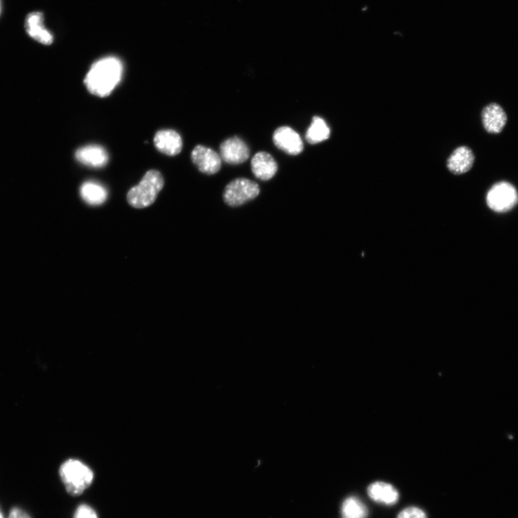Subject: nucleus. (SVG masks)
I'll use <instances>...</instances> for the list:
<instances>
[{"label": "nucleus", "mask_w": 518, "mask_h": 518, "mask_svg": "<svg viewBox=\"0 0 518 518\" xmlns=\"http://www.w3.org/2000/svg\"><path fill=\"white\" fill-rule=\"evenodd\" d=\"M123 64L116 57H107L95 62L85 79L88 91L96 96L110 95L120 83L123 75Z\"/></svg>", "instance_id": "obj_1"}, {"label": "nucleus", "mask_w": 518, "mask_h": 518, "mask_svg": "<svg viewBox=\"0 0 518 518\" xmlns=\"http://www.w3.org/2000/svg\"><path fill=\"white\" fill-rule=\"evenodd\" d=\"M163 176L156 170H150L143 176L141 182L130 189L127 200L133 207L141 209L152 205L163 189Z\"/></svg>", "instance_id": "obj_2"}, {"label": "nucleus", "mask_w": 518, "mask_h": 518, "mask_svg": "<svg viewBox=\"0 0 518 518\" xmlns=\"http://www.w3.org/2000/svg\"><path fill=\"white\" fill-rule=\"evenodd\" d=\"M61 479L69 494L82 495L92 484L94 474L83 462L75 459L65 462L59 470Z\"/></svg>", "instance_id": "obj_3"}, {"label": "nucleus", "mask_w": 518, "mask_h": 518, "mask_svg": "<svg viewBox=\"0 0 518 518\" xmlns=\"http://www.w3.org/2000/svg\"><path fill=\"white\" fill-rule=\"evenodd\" d=\"M260 193V188L253 181L238 178L225 189L223 198L227 205L238 207L255 199Z\"/></svg>", "instance_id": "obj_4"}, {"label": "nucleus", "mask_w": 518, "mask_h": 518, "mask_svg": "<svg viewBox=\"0 0 518 518\" xmlns=\"http://www.w3.org/2000/svg\"><path fill=\"white\" fill-rule=\"evenodd\" d=\"M486 200L493 211L504 214L510 211L517 204L518 194L512 185L500 182L489 190Z\"/></svg>", "instance_id": "obj_5"}, {"label": "nucleus", "mask_w": 518, "mask_h": 518, "mask_svg": "<svg viewBox=\"0 0 518 518\" xmlns=\"http://www.w3.org/2000/svg\"><path fill=\"white\" fill-rule=\"evenodd\" d=\"M220 153L221 159L232 165L244 163L250 156L247 144L237 136L224 141L220 145Z\"/></svg>", "instance_id": "obj_6"}, {"label": "nucleus", "mask_w": 518, "mask_h": 518, "mask_svg": "<svg viewBox=\"0 0 518 518\" xmlns=\"http://www.w3.org/2000/svg\"><path fill=\"white\" fill-rule=\"evenodd\" d=\"M191 158L200 172L208 175L218 173L222 166L220 156L214 150L201 145L194 149Z\"/></svg>", "instance_id": "obj_7"}, {"label": "nucleus", "mask_w": 518, "mask_h": 518, "mask_svg": "<svg viewBox=\"0 0 518 518\" xmlns=\"http://www.w3.org/2000/svg\"><path fill=\"white\" fill-rule=\"evenodd\" d=\"M273 141L279 149L291 156L298 155L304 149L300 135L288 126L278 128L273 134Z\"/></svg>", "instance_id": "obj_8"}, {"label": "nucleus", "mask_w": 518, "mask_h": 518, "mask_svg": "<svg viewBox=\"0 0 518 518\" xmlns=\"http://www.w3.org/2000/svg\"><path fill=\"white\" fill-rule=\"evenodd\" d=\"M79 163L93 168H102L108 162L109 156L106 150L97 145H90L79 149L75 154Z\"/></svg>", "instance_id": "obj_9"}, {"label": "nucleus", "mask_w": 518, "mask_h": 518, "mask_svg": "<svg viewBox=\"0 0 518 518\" xmlns=\"http://www.w3.org/2000/svg\"><path fill=\"white\" fill-rule=\"evenodd\" d=\"M481 117L486 131L495 134L503 131L508 121L504 110L496 103L485 107L482 111Z\"/></svg>", "instance_id": "obj_10"}, {"label": "nucleus", "mask_w": 518, "mask_h": 518, "mask_svg": "<svg viewBox=\"0 0 518 518\" xmlns=\"http://www.w3.org/2000/svg\"><path fill=\"white\" fill-rule=\"evenodd\" d=\"M251 169L257 179L268 181L277 174V161L269 153L261 152L256 154L251 160Z\"/></svg>", "instance_id": "obj_11"}, {"label": "nucleus", "mask_w": 518, "mask_h": 518, "mask_svg": "<svg viewBox=\"0 0 518 518\" xmlns=\"http://www.w3.org/2000/svg\"><path fill=\"white\" fill-rule=\"evenodd\" d=\"M156 148L167 156L179 154L183 149V139L179 134L173 130H163L154 137Z\"/></svg>", "instance_id": "obj_12"}, {"label": "nucleus", "mask_w": 518, "mask_h": 518, "mask_svg": "<svg viewBox=\"0 0 518 518\" xmlns=\"http://www.w3.org/2000/svg\"><path fill=\"white\" fill-rule=\"evenodd\" d=\"M25 28L28 34L43 45H51L54 38L43 25V14L41 12L30 13L25 19Z\"/></svg>", "instance_id": "obj_13"}, {"label": "nucleus", "mask_w": 518, "mask_h": 518, "mask_svg": "<svg viewBox=\"0 0 518 518\" xmlns=\"http://www.w3.org/2000/svg\"><path fill=\"white\" fill-rule=\"evenodd\" d=\"M475 155L471 149L461 147L453 151L447 160V167L453 174H462L470 170L474 165Z\"/></svg>", "instance_id": "obj_14"}, {"label": "nucleus", "mask_w": 518, "mask_h": 518, "mask_svg": "<svg viewBox=\"0 0 518 518\" xmlns=\"http://www.w3.org/2000/svg\"><path fill=\"white\" fill-rule=\"evenodd\" d=\"M368 495L377 503L386 506L396 504L399 499V493L393 485L381 481L371 484L368 488Z\"/></svg>", "instance_id": "obj_15"}, {"label": "nucleus", "mask_w": 518, "mask_h": 518, "mask_svg": "<svg viewBox=\"0 0 518 518\" xmlns=\"http://www.w3.org/2000/svg\"><path fill=\"white\" fill-rule=\"evenodd\" d=\"M82 198L89 205H101L107 198L106 189L99 183L86 182L80 188Z\"/></svg>", "instance_id": "obj_16"}, {"label": "nucleus", "mask_w": 518, "mask_h": 518, "mask_svg": "<svg viewBox=\"0 0 518 518\" xmlns=\"http://www.w3.org/2000/svg\"><path fill=\"white\" fill-rule=\"evenodd\" d=\"M331 130L322 118L315 116L309 129H307L305 138L311 144H317L329 138Z\"/></svg>", "instance_id": "obj_17"}, {"label": "nucleus", "mask_w": 518, "mask_h": 518, "mask_svg": "<svg viewBox=\"0 0 518 518\" xmlns=\"http://www.w3.org/2000/svg\"><path fill=\"white\" fill-rule=\"evenodd\" d=\"M342 514L344 518H366L368 509L360 499L351 497L344 501Z\"/></svg>", "instance_id": "obj_18"}, {"label": "nucleus", "mask_w": 518, "mask_h": 518, "mask_svg": "<svg viewBox=\"0 0 518 518\" xmlns=\"http://www.w3.org/2000/svg\"><path fill=\"white\" fill-rule=\"evenodd\" d=\"M397 518H427L426 513L422 510L411 507L402 510Z\"/></svg>", "instance_id": "obj_19"}, {"label": "nucleus", "mask_w": 518, "mask_h": 518, "mask_svg": "<svg viewBox=\"0 0 518 518\" xmlns=\"http://www.w3.org/2000/svg\"><path fill=\"white\" fill-rule=\"evenodd\" d=\"M74 518H99L96 512L87 505L80 506L74 515Z\"/></svg>", "instance_id": "obj_20"}, {"label": "nucleus", "mask_w": 518, "mask_h": 518, "mask_svg": "<svg viewBox=\"0 0 518 518\" xmlns=\"http://www.w3.org/2000/svg\"><path fill=\"white\" fill-rule=\"evenodd\" d=\"M8 518H30V517L21 509L13 508L10 511Z\"/></svg>", "instance_id": "obj_21"}, {"label": "nucleus", "mask_w": 518, "mask_h": 518, "mask_svg": "<svg viewBox=\"0 0 518 518\" xmlns=\"http://www.w3.org/2000/svg\"><path fill=\"white\" fill-rule=\"evenodd\" d=\"M0 518H4V516H3L1 510H0Z\"/></svg>", "instance_id": "obj_22"}, {"label": "nucleus", "mask_w": 518, "mask_h": 518, "mask_svg": "<svg viewBox=\"0 0 518 518\" xmlns=\"http://www.w3.org/2000/svg\"><path fill=\"white\" fill-rule=\"evenodd\" d=\"M0 10H1V7H0Z\"/></svg>", "instance_id": "obj_23"}]
</instances>
